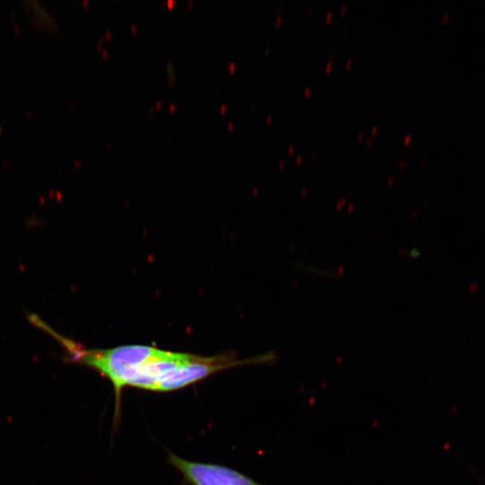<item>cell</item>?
Returning a JSON list of instances; mask_svg holds the SVG:
<instances>
[{"label": "cell", "mask_w": 485, "mask_h": 485, "mask_svg": "<svg viewBox=\"0 0 485 485\" xmlns=\"http://www.w3.org/2000/svg\"><path fill=\"white\" fill-rule=\"evenodd\" d=\"M57 337L65 348L66 360L96 370L112 384L116 418L119 417L120 394L128 386L155 392L175 391L216 372L269 359L267 356H262L243 360L229 352L204 357L147 345L85 348L67 338Z\"/></svg>", "instance_id": "6da1fadb"}, {"label": "cell", "mask_w": 485, "mask_h": 485, "mask_svg": "<svg viewBox=\"0 0 485 485\" xmlns=\"http://www.w3.org/2000/svg\"><path fill=\"white\" fill-rule=\"evenodd\" d=\"M168 461L191 485H263L225 466L190 462L172 453Z\"/></svg>", "instance_id": "7a4b0ae2"}, {"label": "cell", "mask_w": 485, "mask_h": 485, "mask_svg": "<svg viewBox=\"0 0 485 485\" xmlns=\"http://www.w3.org/2000/svg\"><path fill=\"white\" fill-rule=\"evenodd\" d=\"M478 287H479L478 283L473 282V283H472V284L469 286L468 291H469L470 293H474V292L478 289Z\"/></svg>", "instance_id": "3957f363"}, {"label": "cell", "mask_w": 485, "mask_h": 485, "mask_svg": "<svg viewBox=\"0 0 485 485\" xmlns=\"http://www.w3.org/2000/svg\"><path fill=\"white\" fill-rule=\"evenodd\" d=\"M404 163H405V162H404V161H401V163H400V164H399V167H401V166H403V164H404Z\"/></svg>", "instance_id": "277c9868"}, {"label": "cell", "mask_w": 485, "mask_h": 485, "mask_svg": "<svg viewBox=\"0 0 485 485\" xmlns=\"http://www.w3.org/2000/svg\"><path fill=\"white\" fill-rule=\"evenodd\" d=\"M376 129H377V127L373 128L372 133H375Z\"/></svg>", "instance_id": "5b68a950"}, {"label": "cell", "mask_w": 485, "mask_h": 485, "mask_svg": "<svg viewBox=\"0 0 485 485\" xmlns=\"http://www.w3.org/2000/svg\"><path fill=\"white\" fill-rule=\"evenodd\" d=\"M308 92H310V88H307V89L305 90V94H308Z\"/></svg>", "instance_id": "8992f818"}, {"label": "cell", "mask_w": 485, "mask_h": 485, "mask_svg": "<svg viewBox=\"0 0 485 485\" xmlns=\"http://www.w3.org/2000/svg\"><path fill=\"white\" fill-rule=\"evenodd\" d=\"M346 7H347L346 5L343 6L341 13H343L344 11H346Z\"/></svg>", "instance_id": "52a82bcc"}, {"label": "cell", "mask_w": 485, "mask_h": 485, "mask_svg": "<svg viewBox=\"0 0 485 485\" xmlns=\"http://www.w3.org/2000/svg\"><path fill=\"white\" fill-rule=\"evenodd\" d=\"M350 62H351V60H348L347 63H346V66H349Z\"/></svg>", "instance_id": "ba28073f"}, {"label": "cell", "mask_w": 485, "mask_h": 485, "mask_svg": "<svg viewBox=\"0 0 485 485\" xmlns=\"http://www.w3.org/2000/svg\"><path fill=\"white\" fill-rule=\"evenodd\" d=\"M293 148H294V147H290V148H289V153L292 152Z\"/></svg>", "instance_id": "9c48e42d"}, {"label": "cell", "mask_w": 485, "mask_h": 485, "mask_svg": "<svg viewBox=\"0 0 485 485\" xmlns=\"http://www.w3.org/2000/svg\"><path fill=\"white\" fill-rule=\"evenodd\" d=\"M361 137H362V133H360V134L358 135V138H361Z\"/></svg>", "instance_id": "30bf717a"}]
</instances>
